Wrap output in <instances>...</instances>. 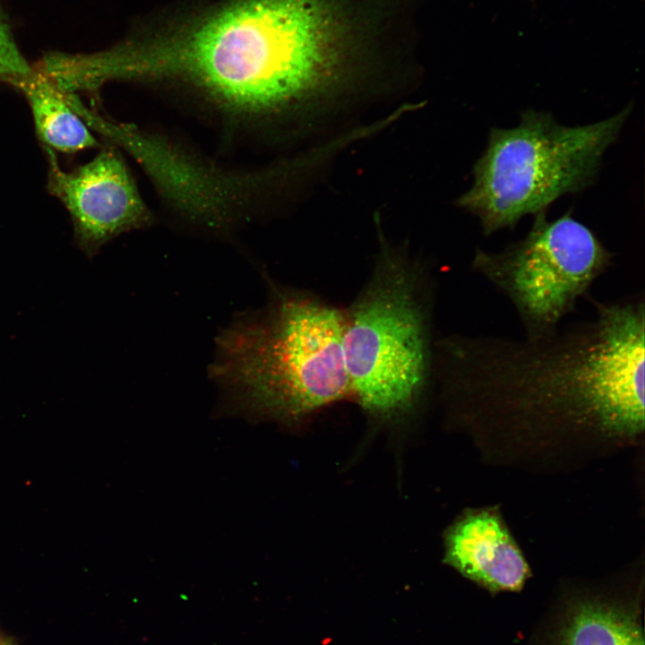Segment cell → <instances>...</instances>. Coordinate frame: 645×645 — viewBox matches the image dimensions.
Segmentation results:
<instances>
[{"mask_svg": "<svg viewBox=\"0 0 645 645\" xmlns=\"http://www.w3.org/2000/svg\"><path fill=\"white\" fill-rule=\"evenodd\" d=\"M541 337L453 333L434 340V385L476 424L571 426L632 437L644 428L642 296Z\"/></svg>", "mask_w": 645, "mask_h": 645, "instance_id": "obj_1", "label": "cell"}, {"mask_svg": "<svg viewBox=\"0 0 645 645\" xmlns=\"http://www.w3.org/2000/svg\"><path fill=\"white\" fill-rule=\"evenodd\" d=\"M347 39L331 0H227L126 42L122 74L185 86L230 117L258 121L331 89L344 72Z\"/></svg>", "mask_w": 645, "mask_h": 645, "instance_id": "obj_2", "label": "cell"}, {"mask_svg": "<svg viewBox=\"0 0 645 645\" xmlns=\"http://www.w3.org/2000/svg\"><path fill=\"white\" fill-rule=\"evenodd\" d=\"M343 331V308L272 285L264 307L219 336L211 374L249 409L301 421L350 397Z\"/></svg>", "mask_w": 645, "mask_h": 645, "instance_id": "obj_3", "label": "cell"}, {"mask_svg": "<svg viewBox=\"0 0 645 645\" xmlns=\"http://www.w3.org/2000/svg\"><path fill=\"white\" fill-rule=\"evenodd\" d=\"M433 311L427 266L381 242L368 278L343 308L350 397L371 417H408L434 385Z\"/></svg>", "mask_w": 645, "mask_h": 645, "instance_id": "obj_4", "label": "cell"}, {"mask_svg": "<svg viewBox=\"0 0 645 645\" xmlns=\"http://www.w3.org/2000/svg\"><path fill=\"white\" fill-rule=\"evenodd\" d=\"M631 110L628 105L602 121L566 126L550 114L529 109L515 127L491 129L473 168V185L459 206L479 219L486 236L546 211L562 195L594 181Z\"/></svg>", "mask_w": 645, "mask_h": 645, "instance_id": "obj_5", "label": "cell"}, {"mask_svg": "<svg viewBox=\"0 0 645 645\" xmlns=\"http://www.w3.org/2000/svg\"><path fill=\"white\" fill-rule=\"evenodd\" d=\"M613 254L570 212L548 220L534 215L520 241L499 252L477 249L471 268L515 308L527 337L554 332L611 265Z\"/></svg>", "mask_w": 645, "mask_h": 645, "instance_id": "obj_6", "label": "cell"}, {"mask_svg": "<svg viewBox=\"0 0 645 645\" xmlns=\"http://www.w3.org/2000/svg\"><path fill=\"white\" fill-rule=\"evenodd\" d=\"M44 149L48 188L69 211L75 239L85 254L91 257L120 234L151 223V213L116 150L103 149L88 163L65 172L54 151Z\"/></svg>", "mask_w": 645, "mask_h": 645, "instance_id": "obj_7", "label": "cell"}, {"mask_svg": "<svg viewBox=\"0 0 645 645\" xmlns=\"http://www.w3.org/2000/svg\"><path fill=\"white\" fill-rule=\"evenodd\" d=\"M444 562L492 594L520 591L529 566L494 508L469 510L447 530Z\"/></svg>", "mask_w": 645, "mask_h": 645, "instance_id": "obj_8", "label": "cell"}, {"mask_svg": "<svg viewBox=\"0 0 645 645\" xmlns=\"http://www.w3.org/2000/svg\"><path fill=\"white\" fill-rule=\"evenodd\" d=\"M555 645H644L639 608L599 598L577 599L562 620Z\"/></svg>", "mask_w": 645, "mask_h": 645, "instance_id": "obj_9", "label": "cell"}, {"mask_svg": "<svg viewBox=\"0 0 645 645\" xmlns=\"http://www.w3.org/2000/svg\"><path fill=\"white\" fill-rule=\"evenodd\" d=\"M11 85L28 100L37 134L44 147L73 153L99 146L89 126L70 107L64 93L32 65L27 74Z\"/></svg>", "mask_w": 645, "mask_h": 645, "instance_id": "obj_10", "label": "cell"}]
</instances>
